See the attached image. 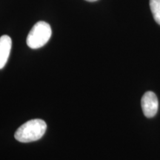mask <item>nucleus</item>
Wrapping results in <instances>:
<instances>
[{
    "label": "nucleus",
    "mask_w": 160,
    "mask_h": 160,
    "mask_svg": "<svg viewBox=\"0 0 160 160\" xmlns=\"http://www.w3.org/2000/svg\"><path fill=\"white\" fill-rule=\"evenodd\" d=\"M141 106L146 117L151 118L154 117L159 108V102L157 95L153 92H146L142 98Z\"/></svg>",
    "instance_id": "obj_3"
},
{
    "label": "nucleus",
    "mask_w": 160,
    "mask_h": 160,
    "mask_svg": "<svg viewBox=\"0 0 160 160\" xmlns=\"http://www.w3.org/2000/svg\"><path fill=\"white\" fill-rule=\"evenodd\" d=\"M12 46V40L8 35L0 37V69H2L7 63Z\"/></svg>",
    "instance_id": "obj_4"
},
{
    "label": "nucleus",
    "mask_w": 160,
    "mask_h": 160,
    "mask_svg": "<svg viewBox=\"0 0 160 160\" xmlns=\"http://www.w3.org/2000/svg\"><path fill=\"white\" fill-rule=\"evenodd\" d=\"M47 130V124L42 119H36L24 123L15 132V139L20 142L27 143L41 139Z\"/></svg>",
    "instance_id": "obj_1"
},
{
    "label": "nucleus",
    "mask_w": 160,
    "mask_h": 160,
    "mask_svg": "<svg viewBox=\"0 0 160 160\" xmlns=\"http://www.w3.org/2000/svg\"><path fill=\"white\" fill-rule=\"evenodd\" d=\"M150 8L155 21L160 25V0H150Z\"/></svg>",
    "instance_id": "obj_5"
},
{
    "label": "nucleus",
    "mask_w": 160,
    "mask_h": 160,
    "mask_svg": "<svg viewBox=\"0 0 160 160\" xmlns=\"http://www.w3.org/2000/svg\"><path fill=\"white\" fill-rule=\"evenodd\" d=\"M52 35L51 28L45 22H38L33 25L27 37L26 42L31 49H38L48 43Z\"/></svg>",
    "instance_id": "obj_2"
},
{
    "label": "nucleus",
    "mask_w": 160,
    "mask_h": 160,
    "mask_svg": "<svg viewBox=\"0 0 160 160\" xmlns=\"http://www.w3.org/2000/svg\"><path fill=\"white\" fill-rule=\"evenodd\" d=\"M86 1L91 2H96V1H97V0H86Z\"/></svg>",
    "instance_id": "obj_6"
}]
</instances>
